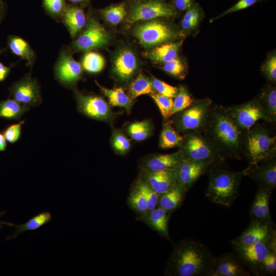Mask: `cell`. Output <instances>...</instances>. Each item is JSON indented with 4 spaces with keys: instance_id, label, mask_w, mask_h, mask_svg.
<instances>
[{
    "instance_id": "1",
    "label": "cell",
    "mask_w": 276,
    "mask_h": 276,
    "mask_svg": "<svg viewBox=\"0 0 276 276\" xmlns=\"http://www.w3.org/2000/svg\"><path fill=\"white\" fill-rule=\"evenodd\" d=\"M214 258L204 244L185 239L175 245L164 273L169 276H210Z\"/></svg>"
},
{
    "instance_id": "2",
    "label": "cell",
    "mask_w": 276,
    "mask_h": 276,
    "mask_svg": "<svg viewBox=\"0 0 276 276\" xmlns=\"http://www.w3.org/2000/svg\"><path fill=\"white\" fill-rule=\"evenodd\" d=\"M203 129L205 137L224 158L239 157L243 147L242 130L226 110L215 108L210 111Z\"/></svg>"
},
{
    "instance_id": "3",
    "label": "cell",
    "mask_w": 276,
    "mask_h": 276,
    "mask_svg": "<svg viewBox=\"0 0 276 276\" xmlns=\"http://www.w3.org/2000/svg\"><path fill=\"white\" fill-rule=\"evenodd\" d=\"M243 175V170L233 171L219 165L211 167L206 197L215 203L230 207L237 197Z\"/></svg>"
},
{
    "instance_id": "4",
    "label": "cell",
    "mask_w": 276,
    "mask_h": 276,
    "mask_svg": "<svg viewBox=\"0 0 276 276\" xmlns=\"http://www.w3.org/2000/svg\"><path fill=\"white\" fill-rule=\"evenodd\" d=\"M180 146L184 159L202 162L211 167L220 164L224 159L199 131L188 132Z\"/></svg>"
},
{
    "instance_id": "5",
    "label": "cell",
    "mask_w": 276,
    "mask_h": 276,
    "mask_svg": "<svg viewBox=\"0 0 276 276\" xmlns=\"http://www.w3.org/2000/svg\"><path fill=\"white\" fill-rule=\"evenodd\" d=\"M275 136H271L267 130L261 127H252L247 130L243 146L250 166L273 158L275 150Z\"/></svg>"
},
{
    "instance_id": "6",
    "label": "cell",
    "mask_w": 276,
    "mask_h": 276,
    "mask_svg": "<svg viewBox=\"0 0 276 276\" xmlns=\"http://www.w3.org/2000/svg\"><path fill=\"white\" fill-rule=\"evenodd\" d=\"M235 254L241 262L255 275L270 250L276 247L275 231L264 240L248 246L232 244Z\"/></svg>"
},
{
    "instance_id": "7",
    "label": "cell",
    "mask_w": 276,
    "mask_h": 276,
    "mask_svg": "<svg viewBox=\"0 0 276 276\" xmlns=\"http://www.w3.org/2000/svg\"><path fill=\"white\" fill-rule=\"evenodd\" d=\"M109 39L107 30L95 17H90L73 42L72 47L78 51H88L106 45Z\"/></svg>"
},
{
    "instance_id": "8",
    "label": "cell",
    "mask_w": 276,
    "mask_h": 276,
    "mask_svg": "<svg viewBox=\"0 0 276 276\" xmlns=\"http://www.w3.org/2000/svg\"><path fill=\"white\" fill-rule=\"evenodd\" d=\"M211 104L209 99L201 100L193 102L181 111L175 122L178 130L189 132L203 129L210 111Z\"/></svg>"
},
{
    "instance_id": "9",
    "label": "cell",
    "mask_w": 276,
    "mask_h": 276,
    "mask_svg": "<svg viewBox=\"0 0 276 276\" xmlns=\"http://www.w3.org/2000/svg\"><path fill=\"white\" fill-rule=\"evenodd\" d=\"M242 130H248L259 120L271 122L272 119L259 101L254 100L226 110Z\"/></svg>"
},
{
    "instance_id": "10",
    "label": "cell",
    "mask_w": 276,
    "mask_h": 276,
    "mask_svg": "<svg viewBox=\"0 0 276 276\" xmlns=\"http://www.w3.org/2000/svg\"><path fill=\"white\" fill-rule=\"evenodd\" d=\"M134 35L145 47L159 44L178 35L167 25L158 20L148 21L139 25L134 29Z\"/></svg>"
},
{
    "instance_id": "11",
    "label": "cell",
    "mask_w": 276,
    "mask_h": 276,
    "mask_svg": "<svg viewBox=\"0 0 276 276\" xmlns=\"http://www.w3.org/2000/svg\"><path fill=\"white\" fill-rule=\"evenodd\" d=\"M174 8L162 0H149L137 3L131 7L127 21L134 23L141 20H149L159 17H170L175 16Z\"/></svg>"
},
{
    "instance_id": "12",
    "label": "cell",
    "mask_w": 276,
    "mask_h": 276,
    "mask_svg": "<svg viewBox=\"0 0 276 276\" xmlns=\"http://www.w3.org/2000/svg\"><path fill=\"white\" fill-rule=\"evenodd\" d=\"M9 91L11 98L28 107L36 106L41 103L39 84L30 74L15 82L9 88Z\"/></svg>"
},
{
    "instance_id": "13",
    "label": "cell",
    "mask_w": 276,
    "mask_h": 276,
    "mask_svg": "<svg viewBox=\"0 0 276 276\" xmlns=\"http://www.w3.org/2000/svg\"><path fill=\"white\" fill-rule=\"evenodd\" d=\"M54 72L56 79L61 84L70 87L81 78L82 68L69 51L64 48L60 52Z\"/></svg>"
},
{
    "instance_id": "14",
    "label": "cell",
    "mask_w": 276,
    "mask_h": 276,
    "mask_svg": "<svg viewBox=\"0 0 276 276\" xmlns=\"http://www.w3.org/2000/svg\"><path fill=\"white\" fill-rule=\"evenodd\" d=\"M77 107L79 111L88 118L107 120L112 114L108 104L100 96L85 95L75 91Z\"/></svg>"
},
{
    "instance_id": "15",
    "label": "cell",
    "mask_w": 276,
    "mask_h": 276,
    "mask_svg": "<svg viewBox=\"0 0 276 276\" xmlns=\"http://www.w3.org/2000/svg\"><path fill=\"white\" fill-rule=\"evenodd\" d=\"M250 166L243 170L247 175L255 180L259 188L272 191L276 186V162L274 158Z\"/></svg>"
},
{
    "instance_id": "16",
    "label": "cell",
    "mask_w": 276,
    "mask_h": 276,
    "mask_svg": "<svg viewBox=\"0 0 276 276\" xmlns=\"http://www.w3.org/2000/svg\"><path fill=\"white\" fill-rule=\"evenodd\" d=\"M246 270L236 254H223L215 257L210 276H248Z\"/></svg>"
},
{
    "instance_id": "17",
    "label": "cell",
    "mask_w": 276,
    "mask_h": 276,
    "mask_svg": "<svg viewBox=\"0 0 276 276\" xmlns=\"http://www.w3.org/2000/svg\"><path fill=\"white\" fill-rule=\"evenodd\" d=\"M211 167L210 165L202 162L183 159L177 168V183L188 191Z\"/></svg>"
},
{
    "instance_id": "18",
    "label": "cell",
    "mask_w": 276,
    "mask_h": 276,
    "mask_svg": "<svg viewBox=\"0 0 276 276\" xmlns=\"http://www.w3.org/2000/svg\"><path fill=\"white\" fill-rule=\"evenodd\" d=\"M142 180L158 194H162L177 183V169L158 172H142Z\"/></svg>"
},
{
    "instance_id": "19",
    "label": "cell",
    "mask_w": 276,
    "mask_h": 276,
    "mask_svg": "<svg viewBox=\"0 0 276 276\" xmlns=\"http://www.w3.org/2000/svg\"><path fill=\"white\" fill-rule=\"evenodd\" d=\"M271 193L270 190L259 188L249 212L251 220L273 226L269 208Z\"/></svg>"
},
{
    "instance_id": "20",
    "label": "cell",
    "mask_w": 276,
    "mask_h": 276,
    "mask_svg": "<svg viewBox=\"0 0 276 276\" xmlns=\"http://www.w3.org/2000/svg\"><path fill=\"white\" fill-rule=\"evenodd\" d=\"M183 159L180 150L170 154L154 155L144 163L142 172H158L175 169Z\"/></svg>"
},
{
    "instance_id": "21",
    "label": "cell",
    "mask_w": 276,
    "mask_h": 276,
    "mask_svg": "<svg viewBox=\"0 0 276 276\" xmlns=\"http://www.w3.org/2000/svg\"><path fill=\"white\" fill-rule=\"evenodd\" d=\"M169 213L158 206L139 214L137 219L144 222L161 236L170 239L168 232Z\"/></svg>"
},
{
    "instance_id": "22",
    "label": "cell",
    "mask_w": 276,
    "mask_h": 276,
    "mask_svg": "<svg viewBox=\"0 0 276 276\" xmlns=\"http://www.w3.org/2000/svg\"><path fill=\"white\" fill-rule=\"evenodd\" d=\"M273 230L272 225L251 220L247 228L231 243L232 244L242 246L252 245L265 239Z\"/></svg>"
},
{
    "instance_id": "23",
    "label": "cell",
    "mask_w": 276,
    "mask_h": 276,
    "mask_svg": "<svg viewBox=\"0 0 276 276\" xmlns=\"http://www.w3.org/2000/svg\"><path fill=\"white\" fill-rule=\"evenodd\" d=\"M61 20L75 38L85 27L87 20L82 8L75 5L66 4Z\"/></svg>"
},
{
    "instance_id": "24",
    "label": "cell",
    "mask_w": 276,
    "mask_h": 276,
    "mask_svg": "<svg viewBox=\"0 0 276 276\" xmlns=\"http://www.w3.org/2000/svg\"><path fill=\"white\" fill-rule=\"evenodd\" d=\"M137 66L136 56L132 52L125 50L120 52L114 61V71L122 80L131 77Z\"/></svg>"
},
{
    "instance_id": "25",
    "label": "cell",
    "mask_w": 276,
    "mask_h": 276,
    "mask_svg": "<svg viewBox=\"0 0 276 276\" xmlns=\"http://www.w3.org/2000/svg\"><path fill=\"white\" fill-rule=\"evenodd\" d=\"M187 192L183 187L176 183L172 189L159 195L158 206L171 213L180 206Z\"/></svg>"
},
{
    "instance_id": "26",
    "label": "cell",
    "mask_w": 276,
    "mask_h": 276,
    "mask_svg": "<svg viewBox=\"0 0 276 276\" xmlns=\"http://www.w3.org/2000/svg\"><path fill=\"white\" fill-rule=\"evenodd\" d=\"M8 46L14 55L25 60L27 65L32 66L35 60V54L29 44L23 38L17 36H10L8 38Z\"/></svg>"
},
{
    "instance_id": "27",
    "label": "cell",
    "mask_w": 276,
    "mask_h": 276,
    "mask_svg": "<svg viewBox=\"0 0 276 276\" xmlns=\"http://www.w3.org/2000/svg\"><path fill=\"white\" fill-rule=\"evenodd\" d=\"M182 42V40H181L162 44L146 53L145 55L155 62L165 63L177 57Z\"/></svg>"
},
{
    "instance_id": "28",
    "label": "cell",
    "mask_w": 276,
    "mask_h": 276,
    "mask_svg": "<svg viewBox=\"0 0 276 276\" xmlns=\"http://www.w3.org/2000/svg\"><path fill=\"white\" fill-rule=\"evenodd\" d=\"M52 219V216L49 212H42L33 216L24 223L14 224V226L16 227L15 230L12 235L8 237L6 239H15L18 235L26 231L36 230L50 223Z\"/></svg>"
},
{
    "instance_id": "29",
    "label": "cell",
    "mask_w": 276,
    "mask_h": 276,
    "mask_svg": "<svg viewBox=\"0 0 276 276\" xmlns=\"http://www.w3.org/2000/svg\"><path fill=\"white\" fill-rule=\"evenodd\" d=\"M95 82L103 94L107 97L110 105L124 108L127 111L130 110L132 106V99L122 88L108 89L102 86L97 81Z\"/></svg>"
},
{
    "instance_id": "30",
    "label": "cell",
    "mask_w": 276,
    "mask_h": 276,
    "mask_svg": "<svg viewBox=\"0 0 276 276\" xmlns=\"http://www.w3.org/2000/svg\"><path fill=\"white\" fill-rule=\"evenodd\" d=\"M29 108V107L10 98L0 102V118L19 120Z\"/></svg>"
},
{
    "instance_id": "31",
    "label": "cell",
    "mask_w": 276,
    "mask_h": 276,
    "mask_svg": "<svg viewBox=\"0 0 276 276\" xmlns=\"http://www.w3.org/2000/svg\"><path fill=\"white\" fill-rule=\"evenodd\" d=\"M183 137L180 135L168 123L164 125L159 139V146L162 148H170L180 146Z\"/></svg>"
},
{
    "instance_id": "32",
    "label": "cell",
    "mask_w": 276,
    "mask_h": 276,
    "mask_svg": "<svg viewBox=\"0 0 276 276\" xmlns=\"http://www.w3.org/2000/svg\"><path fill=\"white\" fill-rule=\"evenodd\" d=\"M100 13L108 22L117 25L121 22L127 14L124 3L114 4L100 10Z\"/></svg>"
},
{
    "instance_id": "33",
    "label": "cell",
    "mask_w": 276,
    "mask_h": 276,
    "mask_svg": "<svg viewBox=\"0 0 276 276\" xmlns=\"http://www.w3.org/2000/svg\"><path fill=\"white\" fill-rule=\"evenodd\" d=\"M105 59L100 54L88 52L84 54L82 60V66L86 72L97 73L101 72L105 65Z\"/></svg>"
},
{
    "instance_id": "34",
    "label": "cell",
    "mask_w": 276,
    "mask_h": 276,
    "mask_svg": "<svg viewBox=\"0 0 276 276\" xmlns=\"http://www.w3.org/2000/svg\"><path fill=\"white\" fill-rule=\"evenodd\" d=\"M151 81L144 75H139L131 84L129 87L130 97L132 100L145 94L154 92Z\"/></svg>"
},
{
    "instance_id": "35",
    "label": "cell",
    "mask_w": 276,
    "mask_h": 276,
    "mask_svg": "<svg viewBox=\"0 0 276 276\" xmlns=\"http://www.w3.org/2000/svg\"><path fill=\"white\" fill-rule=\"evenodd\" d=\"M127 202L129 208L138 214L148 211L146 199L136 184L129 193Z\"/></svg>"
},
{
    "instance_id": "36",
    "label": "cell",
    "mask_w": 276,
    "mask_h": 276,
    "mask_svg": "<svg viewBox=\"0 0 276 276\" xmlns=\"http://www.w3.org/2000/svg\"><path fill=\"white\" fill-rule=\"evenodd\" d=\"M174 98L169 117L183 110L193 102L188 90L183 86L178 88V92Z\"/></svg>"
},
{
    "instance_id": "37",
    "label": "cell",
    "mask_w": 276,
    "mask_h": 276,
    "mask_svg": "<svg viewBox=\"0 0 276 276\" xmlns=\"http://www.w3.org/2000/svg\"><path fill=\"white\" fill-rule=\"evenodd\" d=\"M151 130V124L147 120L134 122L128 127L129 134L136 141H142L147 139L150 135Z\"/></svg>"
},
{
    "instance_id": "38",
    "label": "cell",
    "mask_w": 276,
    "mask_h": 276,
    "mask_svg": "<svg viewBox=\"0 0 276 276\" xmlns=\"http://www.w3.org/2000/svg\"><path fill=\"white\" fill-rule=\"evenodd\" d=\"M201 15V10L196 4L193 3L186 10L181 21V26L185 30H190L198 24Z\"/></svg>"
},
{
    "instance_id": "39",
    "label": "cell",
    "mask_w": 276,
    "mask_h": 276,
    "mask_svg": "<svg viewBox=\"0 0 276 276\" xmlns=\"http://www.w3.org/2000/svg\"><path fill=\"white\" fill-rule=\"evenodd\" d=\"M65 0H42V5L46 13L53 18L60 19L65 10Z\"/></svg>"
},
{
    "instance_id": "40",
    "label": "cell",
    "mask_w": 276,
    "mask_h": 276,
    "mask_svg": "<svg viewBox=\"0 0 276 276\" xmlns=\"http://www.w3.org/2000/svg\"><path fill=\"white\" fill-rule=\"evenodd\" d=\"M135 184L146 199L148 211L155 208L158 204L160 195L156 193L148 183L141 179Z\"/></svg>"
},
{
    "instance_id": "41",
    "label": "cell",
    "mask_w": 276,
    "mask_h": 276,
    "mask_svg": "<svg viewBox=\"0 0 276 276\" xmlns=\"http://www.w3.org/2000/svg\"><path fill=\"white\" fill-rule=\"evenodd\" d=\"M276 271V247L272 248L263 261L258 275H274Z\"/></svg>"
},
{
    "instance_id": "42",
    "label": "cell",
    "mask_w": 276,
    "mask_h": 276,
    "mask_svg": "<svg viewBox=\"0 0 276 276\" xmlns=\"http://www.w3.org/2000/svg\"><path fill=\"white\" fill-rule=\"evenodd\" d=\"M261 105L268 113L273 121L276 116V90L274 88H269L263 96Z\"/></svg>"
},
{
    "instance_id": "43",
    "label": "cell",
    "mask_w": 276,
    "mask_h": 276,
    "mask_svg": "<svg viewBox=\"0 0 276 276\" xmlns=\"http://www.w3.org/2000/svg\"><path fill=\"white\" fill-rule=\"evenodd\" d=\"M150 96L157 105L163 117L165 119L169 118L173 105L172 98L164 96L158 93H153L151 94Z\"/></svg>"
},
{
    "instance_id": "44",
    "label": "cell",
    "mask_w": 276,
    "mask_h": 276,
    "mask_svg": "<svg viewBox=\"0 0 276 276\" xmlns=\"http://www.w3.org/2000/svg\"><path fill=\"white\" fill-rule=\"evenodd\" d=\"M163 69L168 74L179 78H183L185 75V67L181 60L177 57L165 63Z\"/></svg>"
},
{
    "instance_id": "45",
    "label": "cell",
    "mask_w": 276,
    "mask_h": 276,
    "mask_svg": "<svg viewBox=\"0 0 276 276\" xmlns=\"http://www.w3.org/2000/svg\"><path fill=\"white\" fill-rule=\"evenodd\" d=\"M151 82L154 90L164 96L174 98L178 92L177 87L170 85L154 77H152Z\"/></svg>"
},
{
    "instance_id": "46",
    "label": "cell",
    "mask_w": 276,
    "mask_h": 276,
    "mask_svg": "<svg viewBox=\"0 0 276 276\" xmlns=\"http://www.w3.org/2000/svg\"><path fill=\"white\" fill-rule=\"evenodd\" d=\"M24 123L25 121H21L11 124L5 129L3 133L7 142L14 144L19 140L21 135V127Z\"/></svg>"
},
{
    "instance_id": "47",
    "label": "cell",
    "mask_w": 276,
    "mask_h": 276,
    "mask_svg": "<svg viewBox=\"0 0 276 276\" xmlns=\"http://www.w3.org/2000/svg\"><path fill=\"white\" fill-rule=\"evenodd\" d=\"M112 145L118 153L124 154L128 151L131 144L129 140L125 135L122 133L117 132L113 137Z\"/></svg>"
},
{
    "instance_id": "48",
    "label": "cell",
    "mask_w": 276,
    "mask_h": 276,
    "mask_svg": "<svg viewBox=\"0 0 276 276\" xmlns=\"http://www.w3.org/2000/svg\"><path fill=\"white\" fill-rule=\"evenodd\" d=\"M262 0H239L235 5L220 14L215 19L219 18L231 13L246 9Z\"/></svg>"
},
{
    "instance_id": "49",
    "label": "cell",
    "mask_w": 276,
    "mask_h": 276,
    "mask_svg": "<svg viewBox=\"0 0 276 276\" xmlns=\"http://www.w3.org/2000/svg\"><path fill=\"white\" fill-rule=\"evenodd\" d=\"M264 71L268 77L272 81L276 79V56H271L267 60L264 67Z\"/></svg>"
},
{
    "instance_id": "50",
    "label": "cell",
    "mask_w": 276,
    "mask_h": 276,
    "mask_svg": "<svg viewBox=\"0 0 276 276\" xmlns=\"http://www.w3.org/2000/svg\"><path fill=\"white\" fill-rule=\"evenodd\" d=\"M174 7L178 10L185 11L193 4V0H173Z\"/></svg>"
},
{
    "instance_id": "51",
    "label": "cell",
    "mask_w": 276,
    "mask_h": 276,
    "mask_svg": "<svg viewBox=\"0 0 276 276\" xmlns=\"http://www.w3.org/2000/svg\"><path fill=\"white\" fill-rule=\"evenodd\" d=\"M2 51L0 50V54ZM11 67L5 66L0 61V82L4 81L9 75Z\"/></svg>"
},
{
    "instance_id": "52",
    "label": "cell",
    "mask_w": 276,
    "mask_h": 276,
    "mask_svg": "<svg viewBox=\"0 0 276 276\" xmlns=\"http://www.w3.org/2000/svg\"><path fill=\"white\" fill-rule=\"evenodd\" d=\"M7 148V141L3 134L0 132V152L4 151Z\"/></svg>"
},
{
    "instance_id": "53",
    "label": "cell",
    "mask_w": 276,
    "mask_h": 276,
    "mask_svg": "<svg viewBox=\"0 0 276 276\" xmlns=\"http://www.w3.org/2000/svg\"><path fill=\"white\" fill-rule=\"evenodd\" d=\"M6 212L5 211H1L0 210V218L2 216H3L6 213ZM5 224L8 225H10V226H14V224H12L11 223L4 222V221H1V219H0V230L3 227V225H5Z\"/></svg>"
},
{
    "instance_id": "54",
    "label": "cell",
    "mask_w": 276,
    "mask_h": 276,
    "mask_svg": "<svg viewBox=\"0 0 276 276\" xmlns=\"http://www.w3.org/2000/svg\"><path fill=\"white\" fill-rule=\"evenodd\" d=\"M67 1L70 3H71L73 4L76 5V4H87L90 0H65Z\"/></svg>"
},
{
    "instance_id": "55",
    "label": "cell",
    "mask_w": 276,
    "mask_h": 276,
    "mask_svg": "<svg viewBox=\"0 0 276 276\" xmlns=\"http://www.w3.org/2000/svg\"><path fill=\"white\" fill-rule=\"evenodd\" d=\"M5 13V7L2 0H0V24L2 20Z\"/></svg>"
}]
</instances>
